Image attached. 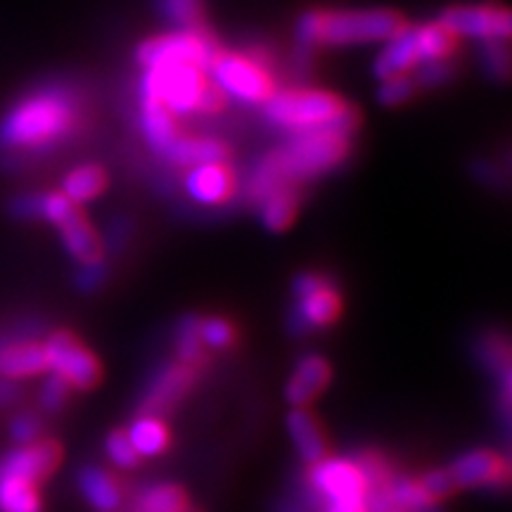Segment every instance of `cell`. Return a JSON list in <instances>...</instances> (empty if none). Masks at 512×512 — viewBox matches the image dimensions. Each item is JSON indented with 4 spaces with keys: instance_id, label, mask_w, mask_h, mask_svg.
Listing matches in <instances>:
<instances>
[{
    "instance_id": "1",
    "label": "cell",
    "mask_w": 512,
    "mask_h": 512,
    "mask_svg": "<svg viewBox=\"0 0 512 512\" xmlns=\"http://www.w3.org/2000/svg\"><path fill=\"white\" fill-rule=\"evenodd\" d=\"M81 112V95L72 83H43L0 119V152L15 164L53 152L74 136Z\"/></svg>"
},
{
    "instance_id": "2",
    "label": "cell",
    "mask_w": 512,
    "mask_h": 512,
    "mask_svg": "<svg viewBox=\"0 0 512 512\" xmlns=\"http://www.w3.org/2000/svg\"><path fill=\"white\" fill-rule=\"evenodd\" d=\"M349 133L337 128L294 133L283 147L256 159L245 176V197L256 204L278 185H302L330 174L351 157L354 143Z\"/></svg>"
},
{
    "instance_id": "3",
    "label": "cell",
    "mask_w": 512,
    "mask_h": 512,
    "mask_svg": "<svg viewBox=\"0 0 512 512\" xmlns=\"http://www.w3.org/2000/svg\"><path fill=\"white\" fill-rule=\"evenodd\" d=\"M406 17L396 10H309L297 22V41L304 48L363 46L389 41L406 27Z\"/></svg>"
},
{
    "instance_id": "4",
    "label": "cell",
    "mask_w": 512,
    "mask_h": 512,
    "mask_svg": "<svg viewBox=\"0 0 512 512\" xmlns=\"http://www.w3.org/2000/svg\"><path fill=\"white\" fill-rule=\"evenodd\" d=\"M264 119L287 136L318 131V128H337L354 136L361 126V112L351 102L320 88L275 91L264 102Z\"/></svg>"
},
{
    "instance_id": "5",
    "label": "cell",
    "mask_w": 512,
    "mask_h": 512,
    "mask_svg": "<svg viewBox=\"0 0 512 512\" xmlns=\"http://www.w3.org/2000/svg\"><path fill=\"white\" fill-rule=\"evenodd\" d=\"M207 74V69L192 67V64L145 69L138 83V95H150L164 102L176 117L219 114L226 110L228 95Z\"/></svg>"
},
{
    "instance_id": "6",
    "label": "cell",
    "mask_w": 512,
    "mask_h": 512,
    "mask_svg": "<svg viewBox=\"0 0 512 512\" xmlns=\"http://www.w3.org/2000/svg\"><path fill=\"white\" fill-rule=\"evenodd\" d=\"M209 74L228 98L247 102V105H264L278 91L266 55L259 50H249V53H223L221 50Z\"/></svg>"
},
{
    "instance_id": "7",
    "label": "cell",
    "mask_w": 512,
    "mask_h": 512,
    "mask_svg": "<svg viewBox=\"0 0 512 512\" xmlns=\"http://www.w3.org/2000/svg\"><path fill=\"white\" fill-rule=\"evenodd\" d=\"M221 46L207 29H176L171 34L147 38L136 50V60L143 69L169 67V64H192V67L211 69Z\"/></svg>"
},
{
    "instance_id": "8",
    "label": "cell",
    "mask_w": 512,
    "mask_h": 512,
    "mask_svg": "<svg viewBox=\"0 0 512 512\" xmlns=\"http://www.w3.org/2000/svg\"><path fill=\"white\" fill-rule=\"evenodd\" d=\"M297 306L290 311V330L294 335L328 328L342 313V294L335 280L318 271H304L292 285Z\"/></svg>"
},
{
    "instance_id": "9",
    "label": "cell",
    "mask_w": 512,
    "mask_h": 512,
    "mask_svg": "<svg viewBox=\"0 0 512 512\" xmlns=\"http://www.w3.org/2000/svg\"><path fill=\"white\" fill-rule=\"evenodd\" d=\"M43 347H46L48 370L62 377L69 387L79 392H91L98 387L102 380L98 356L72 330H55Z\"/></svg>"
},
{
    "instance_id": "10",
    "label": "cell",
    "mask_w": 512,
    "mask_h": 512,
    "mask_svg": "<svg viewBox=\"0 0 512 512\" xmlns=\"http://www.w3.org/2000/svg\"><path fill=\"white\" fill-rule=\"evenodd\" d=\"M441 22L460 38L512 43V8L501 3H460L441 12Z\"/></svg>"
},
{
    "instance_id": "11",
    "label": "cell",
    "mask_w": 512,
    "mask_h": 512,
    "mask_svg": "<svg viewBox=\"0 0 512 512\" xmlns=\"http://www.w3.org/2000/svg\"><path fill=\"white\" fill-rule=\"evenodd\" d=\"M453 482L463 489H486V491H510L512 475L508 456L491 451V448H475L453 460L446 467Z\"/></svg>"
},
{
    "instance_id": "12",
    "label": "cell",
    "mask_w": 512,
    "mask_h": 512,
    "mask_svg": "<svg viewBox=\"0 0 512 512\" xmlns=\"http://www.w3.org/2000/svg\"><path fill=\"white\" fill-rule=\"evenodd\" d=\"M197 380H200V373L181 361L159 368L138 403V415L162 418V415L171 413L190 394Z\"/></svg>"
},
{
    "instance_id": "13",
    "label": "cell",
    "mask_w": 512,
    "mask_h": 512,
    "mask_svg": "<svg viewBox=\"0 0 512 512\" xmlns=\"http://www.w3.org/2000/svg\"><path fill=\"white\" fill-rule=\"evenodd\" d=\"M62 446L55 439H36L31 444L12 448L0 458V477H22L29 482H43L60 467Z\"/></svg>"
},
{
    "instance_id": "14",
    "label": "cell",
    "mask_w": 512,
    "mask_h": 512,
    "mask_svg": "<svg viewBox=\"0 0 512 512\" xmlns=\"http://www.w3.org/2000/svg\"><path fill=\"white\" fill-rule=\"evenodd\" d=\"M185 192L202 207H226L240 192V178L228 162L197 164L185 174Z\"/></svg>"
},
{
    "instance_id": "15",
    "label": "cell",
    "mask_w": 512,
    "mask_h": 512,
    "mask_svg": "<svg viewBox=\"0 0 512 512\" xmlns=\"http://www.w3.org/2000/svg\"><path fill=\"white\" fill-rule=\"evenodd\" d=\"M48 370L46 347L38 339H24L17 330L8 332V342L0 347V377L5 380H27Z\"/></svg>"
},
{
    "instance_id": "16",
    "label": "cell",
    "mask_w": 512,
    "mask_h": 512,
    "mask_svg": "<svg viewBox=\"0 0 512 512\" xmlns=\"http://www.w3.org/2000/svg\"><path fill=\"white\" fill-rule=\"evenodd\" d=\"M138 112H140V131H143L145 143L155 155L162 157L169 145L181 136L178 117L164 102L150 95H138Z\"/></svg>"
},
{
    "instance_id": "17",
    "label": "cell",
    "mask_w": 512,
    "mask_h": 512,
    "mask_svg": "<svg viewBox=\"0 0 512 512\" xmlns=\"http://www.w3.org/2000/svg\"><path fill=\"white\" fill-rule=\"evenodd\" d=\"M330 380L332 368L328 358L320 354H306L294 368L290 382H287V401L292 403V408H306V403H311L318 394L325 392Z\"/></svg>"
},
{
    "instance_id": "18",
    "label": "cell",
    "mask_w": 512,
    "mask_h": 512,
    "mask_svg": "<svg viewBox=\"0 0 512 512\" xmlns=\"http://www.w3.org/2000/svg\"><path fill=\"white\" fill-rule=\"evenodd\" d=\"M422 62L418 41H415L413 27H403L399 34H394L389 41H384V48L377 55L373 72L377 79H389V76L411 74Z\"/></svg>"
},
{
    "instance_id": "19",
    "label": "cell",
    "mask_w": 512,
    "mask_h": 512,
    "mask_svg": "<svg viewBox=\"0 0 512 512\" xmlns=\"http://www.w3.org/2000/svg\"><path fill=\"white\" fill-rule=\"evenodd\" d=\"M162 157L171 166H178V169H192V166L197 164L228 162L230 150L228 145L219 138L185 136V133H181V136L169 145V150H166Z\"/></svg>"
},
{
    "instance_id": "20",
    "label": "cell",
    "mask_w": 512,
    "mask_h": 512,
    "mask_svg": "<svg viewBox=\"0 0 512 512\" xmlns=\"http://www.w3.org/2000/svg\"><path fill=\"white\" fill-rule=\"evenodd\" d=\"M60 230V238L67 247V252L79 266H91L102 264L105 261V240L100 238L98 230L91 226V221L86 219V214L76 216L69 223L57 228Z\"/></svg>"
},
{
    "instance_id": "21",
    "label": "cell",
    "mask_w": 512,
    "mask_h": 512,
    "mask_svg": "<svg viewBox=\"0 0 512 512\" xmlns=\"http://www.w3.org/2000/svg\"><path fill=\"white\" fill-rule=\"evenodd\" d=\"M254 207L259 209L261 223L268 230L283 233L297 219L299 207H302V190H299V185H278V188L266 192Z\"/></svg>"
},
{
    "instance_id": "22",
    "label": "cell",
    "mask_w": 512,
    "mask_h": 512,
    "mask_svg": "<svg viewBox=\"0 0 512 512\" xmlns=\"http://www.w3.org/2000/svg\"><path fill=\"white\" fill-rule=\"evenodd\" d=\"M287 430H290L292 444L297 446L304 463L316 465L323 458H328V439H325L323 427H320L318 418L311 411L292 408L290 418H287Z\"/></svg>"
},
{
    "instance_id": "23",
    "label": "cell",
    "mask_w": 512,
    "mask_h": 512,
    "mask_svg": "<svg viewBox=\"0 0 512 512\" xmlns=\"http://www.w3.org/2000/svg\"><path fill=\"white\" fill-rule=\"evenodd\" d=\"M76 482H79L83 498L100 512H114L121 505V498H124L117 477H112L110 472L100 470L95 465L81 467Z\"/></svg>"
},
{
    "instance_id": "24",
    "label": "cell",
    "mask_w": 512,
    "mask_h": 512,
    "mask_svg": "<svg viewBox=\"0 0 512 512\" xmlns=\"http://www.w3.org/2000/svg\"><path fill=\"white\" fill-rule=\"evenodd\" d=\"M475 358L486 373L496 380L512 370V332L489 328L475 339Z\"/></svg>"
},
{
    "instance_id": "25",
    "label": "cell",
    "mask_w": 512,
    "mask_h": 512,
    "mask_svg": "<svg viewBox=\"0 0 512 512\" xmlns=\"http://www.w3.org/2000/svg\"><path fill=\"white\" fill-rule=\"evenodd\" d=\"M413 34L415 41H418L422 62L448 60V57L456 55L460 36L453 29H448L441 19H437V22L418 24V27H413Z\"/></svg>"
},
{
    "instance_id": "26",
    "label": "cell",
    "mask_w": 512,
    "mask_h": 512,
    "mask_svg": "<svg viewBox=\"0 0 512 512\" xmlns=\"http://www.w3.org/2000/svg\"><path fill=\"white\" fill-rule=\"evenodd\" d=\"M107 185H110V176L100 164H81L69 171L62 181V195H67L76 204L91 202L107 190Z\"/></svg>"
},
{
    "instance_id": "27",
    "label": "cell",
    "mask_w": 512,
    "mask_h": 512,
    "mask_svg": "<svg viewBox=\"0 0 512 512\" xmlns=\"http://www.w3.org/2000/svg\"><path fill=\"white\" fill-rule=\"evenodd\" d=\"M128 439L136 446L138 456H159L169 448V427L164 425L162 418L155 415H138V420L133 422L131 430H128Z\"/></svg>"
},
{
    "instance_id": "28",
    "label": "cell",
    "mask_w": 512,
    "mask_h": 512,
    "mask_svg": "<svg viewBox=\"0 0 512 512\" xmlns=\"http://www.w3.org/2000/svg\"><path fill=\"white\" fill-rule=\"evenodd\" d=\"M190 505V498L183 486L162 482L147 486L143 494H138L133 503V512H181Z\"/></svg>"
},
{
    "instance_id": "29",
    "label": "cell",
    "mask_w": 512,
    "mask_h": 512,
    "mask_svg": "<svg viewBox=\"0 0 512 512\" xmlns=\"http://www.w3.org/2000/svg\"><path fill=\"white\" fill-rule=\"evenodd\" d=\"M38 484L22 477H0V512H41Z\"/></svg>"
},
{
    "instance_id": "30",
    "label": "cell",
    "mask_w": 512,
    "mask_h": 512,
    "mask_svg": "<svg viewBox=\"0 0 512 512\" xmlns=\"http://www.w3.org/2000/svg\"><path fill=\"white\" fill-rule=\"evenodd\" d=\"M176 356L185 366L195 368L202 373L207 368V347L200 339V318L188 316L178 323L176 328Z\"/></svg>"
},
{
    "instance_id": "31",
    "label": "cell",
    "mask_w": 512,
    "mask_h": 512,
    "mask_svg": "<svg viewBox=\"0 0 512 512\" xmlns=\"http://www.w3.org/2000/svg\"><path fill=\"white\" fill-rule=\"evenodd\" d=\"M479 64L491 81L512 83V43L482 41L479 43Z\"/></svg>"
},
{
    "instance_id": "32",
    "label": "cell",
    "mask_w": 512,
    "mask_h": 512,
    "mask_svg": "<svg viewBox=\"0 0 512 512\" xmlns=\"http://www.w3.org/2000/svg\"><path fill=\"white\" fill-rule=\"evenodd\" d=\"M157 8L176 29H200L207 19V0H157Z\"/></svg>"
},
{
    "instance_id": "33",
    "label": "cell",
    "mask_w": 512,
    "mask_h": 512,
    "mask_svg": "<svg viewBox=\"0 0 512 512\" xmlns=\"http://www.w3.org/2000/svg\"><path fill=\"white\" fill-rule=\"evenodd\" d=\"M392 496L408 512H441L439 503L425 494V489L420 486V479L396 477L392 484Z\"/></svg>"
},
{
    "instance_id": "34",
    "label": "cell",
    "mask_w": 512,
    "mask_h": 512,
    "mask_svg": "<svg viewBox=\"0 0 512 512\" xmlns=\"http://www.w3.org/2000/svg\"><path fill=\"white\" fill-rule=\"evenodd\" d=\"M200 339L207 349H228L238 342V330L226 318H200Z\"/></svg>"
},
{
    "instance_id": "35",
    "label": "cell",
    "mask_w": 512,
    "mask_h": 512,
    "mask_svg": "<svg viewBox=\"0 0 512 512\" xmlns=\"http://www.w3.org/2000/svg\"><path fill=\"white\" fill-rule=\"evenodd\" d=\"M420 91L418 81L413 79V74H399L382 79L380 91H377V100L387 107H399L403 102H408L415 93Z\"/></svg>"
},
{
    "instance_id": "36",
    "label": "cell",
    "mask_w": 512,
    "mask_h": 512,
    "mask_svg": "<svg viewBox=\"0 0 512 512\" xmlns=\"http://www.w3.org/2000/svg\"><path fill=\"white\" fill-rule=\"evenodd\" d=\"M411 74L420 88H437L456 76V64L451 62V57L448 60H427L418 64Z\"/></svg>"
},
{
    "instance_id": "37",
    "label": "cell",
    "mask_w": 512,
    "mask_h": 512,
    "mask_svg": "<svg viewBox=\"0 0 512 512\" xmlns=\"http://www.w3.org/2000/svg\"><path fill=\"white\" fill-rule=\"evenodd\" d=\"M69 396H72V387L62 380V377L50 375L46 382H43L41 394H38V406H41L43 413L57 415L67 408Z\"/></svg>"
},
{
    "instance_id": "38",
    "label": "cell",
    "mask_w": 512,
    "mask_h": 512,
    "mask_svg": "<svg viewBox=\"0 0 512 512\" xmlns=\"http://www.w3.org/2000/svg\"><path fill=\"white\" fill-rule=\"evenodd\" d=\"M10 437L15 439L17 446H24V444H31V441L41 439L43 434V418L38 411H24L15 415V418L10 420V427H8Z\"/></svg>"
},
{
    "instance_id": "39",
    "label": "cell",
    "mask_w": 512,
    "mask_h": 512,
    "mask_svg": "<svg viewBox=\"0 0 512 512\" xmlns=\"http://www.w3.org/2000/svg\"><path fill=\"white\" fill-rule=\"evenodd\" d=\"M105 451H107V456H110L112 463L124 467V470L138 465V451H136V446L131 444V439H128V432H124V430L112 432L110 437H107Z\"/></svg>"
},
{
    "instance_id": "40",
    "label": "cell",
    "mask_w": 512,
    "mask_h": 512,
    "mask_svg": "<svg viewBox=\"0 0 512 512\" xmlns=\"http://www.w3.org/2000/svg\"><path fill=\"white\" fill-rule=\"evenodd\" d=\"M420 486H422V489H425V494L430 496L432 501H437V503H441V501H444V498L453 496V494H456V491H460L458 486H456V482H453L451 472H448L446 467H444V470L427 472V475L420 479Z\"/></svg>"
},
{
    "instance_id": "41",
    "label": "cell",
    "mask_w": 512,
    "mask_h": 512,
    "mask_svg": "<svg viewBox=\"0 0 512 512\" xmlns=\"http://www.w3.org/2000/svg\"><path fill=\"white\" fill-rule=\"evenodd\" d=\"M8 214L17 221H38L41 219V192H24L8 202Z\"/></svg>"
},
{
    "instance_id": "42",
    "label": "cell",
    "mask_w": 512,
    "mask_h": 512,
    "mask_svg": "<svg viewBox=\"0 0 512 512\" xmlns=\"http://www.w3.org/2000/svg\"><path fill=\"white\" fill-rule=\"evenodd\" d=\"M392 484L375 486V489H368V494H366V508H368V512H408V510H403L401 505L394 501Z\"/></svg>"
},
{
    "instance_id": "43",
    "label": "cell",
    "mask_w": 512,
    "mask_h": 512,
    "mask_svg": "<svg viewBox=\"0 0 512 512\" xmlns=\"http://www.w3.org/2000/svg\"><path fill=\"white\" fill-rule=\"evenodd\" d=\"M105 278H107L105 264H91V266H81L79 268L74 283H76V290L93 294L102 283H105Z\"/></svg>"
},
{
    "instance_id": "44",
    "label": "cell",
    "mask_w": 512,
    "mask_h": 512,
    "mask_svg": "<svg viewBox=\"0 0 512 512\" xmlns=\"http://www.w3.org/2000/svg\"><path fill=\"white\" fill-rule=\"evenodd\" d=\"M311 512H368L366 501H325Z\"/></svg>"
},
{
    "instance_id": "45",
    "label": "cell",
    "mask_w": 512,
    "mask_h": 512,
    "mask_svg": "<svg viewBox=\"0 0 512 512\" xmlns=\"http://www.w3.org/2000/svg\"><path fill=\"white\" fill-rule=\"evenodd\" d=\"M498 382H501V392H498V415L512 413V370H508Z\"/></svg>"
},
{
    "instance_id": "46",
    "label": "cell",
    "mask_w": 512,
    "mask_h": 512,
    "mask_svg": "<svg viewBox=\"0 0 512 512\" xmlns=\"http://www.w3.org/2000/svg\"><path fill=\"white\" fill-rule=\"evenodd\" d=\"M19 399V387L12 380L0 377V408H8Z\"/></svg>"
},
{
    "instance_id": "47",
    "label": "cell",
    "mask_w": 512,
    "mask_h": 512,
    "mask_svg": "<svg viewBox=\"0 0 512 512\" xmlns=\"http://www.w3.org/2000/svg\"><path fill=\"white\" fill-rule=\"evenodd\" d=\"M503 425H505V434H508V458L512 460V413L501 415Z\"/></svg>"
},
{
    "instance_id": "48",
    "label": "cell",
    "mask_w": 512,
    "mask_h": 512,
    "mask_svg": "<svg viewBox=\"0 0 512 512\" xmlns=\"http://www.w3.org/2000/svg\"><path fill=\"white\" fill-rule=\"evenodd\" d=\"M181 512H202V510H200V508H192V505H188V508L181 510Z\"/></svg>"
}]
</instances>
